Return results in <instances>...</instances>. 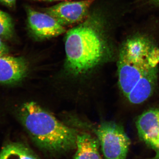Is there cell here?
<instances>
[{
	"label": "cell",
	"instance_id": "obj_1",
	"mask_svg": "<svg viewBox=\"0 0 159 159\" xmlns=\"http://www.w3.org/2000/svg\"><path fill=\"white\" fill-rule=\"evenodd\" d=\"M106 21L94 11L69 30L65 38L66 64L75 75L85 74L97 66L109 51Z\"/></svg>",
	"mask_w": 159,
	"mask_h": 159
},
{
	"label": "cell",
	"instance_id": "obj_2",
	"mask_svg": "<svg viewBox=\"0 0 159 159\" xmlns=\"http://www.w3.org/2000/svg\"><path fill=\"white\" fill-rule=\"evenodd\" d=\"M20 120L39 148L53 154L76 148L78 133L67 126L36 102L24 103L19 111Z\"/></svg>",
	"mask_w": 159,
	"mask_h": 159
},
{
	"label": "cell",
	"instance_id": "obj_3",
	"mask_svg": "<svg viewBox=\"0 0 159 159\" xmlns=\"http://www.w3.org/2000/svg\"><path fill=\"white\" fill-rule=\"evenodd\" d=\"M159 64V48L148 36L137 34L125 40L117 62L118 83L124 96L127 97L141 77Z\"/></svg>",
	"mask_w": 159,
	"mask_h": 159
},
{
	"label": "cell",
	"instance_id": "obj_4",
	"mask_svg": "<svg viewBox=\"0 0 159 159\" xmlns=\"http://www.w3.org/2000/svg\"><path fill=\"white\" fill-rule=\"evenodd\" d=\"M95 134L105 159H126L131 142L122 126L113 122H103Z\"/></svg>",
	"mask_w": 159,
	"mask_h": 159
},
{
	"label": "cell",
	"instance_id": "obj_5",
	"mask_svg": "<svg viewBox=\"0 0 159 159\" xmlns=\"http://www.w3.org/2000/svg\"><path fill=\"white\" fill-rule=\"evenodd\" d=\"M96 1H66L42 10L64 27L81 22L89 15L91 6Z\"/></svg>",
	"mask_w": 159,
	"mask_h": 159
},
{
	"label": "cell",
	"instance_id": "obj_6",
	"mask_svg": "<svg viewBox=\"0 0 159 159\" xmlns=\"http://www.w3.org/2000/svg\"><path fill=\"white\" fill-rule=\"evenodd\" d=\"M27 22L29 31L39 39H47L57 37L66 30L51 16L35 11L30 8L27 9Z\"/></svg>",
	"mask_w": 159,
	"mask_h": 159
},
{
	"label": "cell",
	"instance_id": "obj_7",
	"mask_svg": "<svg viewBox=\"0 0 159 159\" xmlns=\"http://www.w3.org/2000/svg\"><path fill=\"white\" fill-rule=\"evenodd\" d=\"M136 125L140 139L155 150L159 141V109L142 113L137 119Z\"/></svg>",
	"mask_w": 159,
	"mask_h": 159
},
{
	"label": "cell",
	"instance_id": "obj_8",
	"mask_svg": "<svg viewBox=\"0 0 159 159\" xmlns=\"http://www.w3.org/2000/svg\"><path fill=\"white\" fill-rule=\"evenodd\" d=\"M28 64L23 57L4 55L0 57V83L12 84L25 77Z\"/></svg>",
	"mask_w": 159,
	"mask_h": 159
},
{
	"label": "cell",
	"instance_id": "obj_9",
	"mask_svg": "<svg viewBox=\"0 0 159 159\" xmlns=\"http://www.w3.org/2000/svg\"><path fill=\"white\" fill-rule=\"evenodd\" d=\"M158 76V67L153 68L141 77L126 97L132 104L143 103L150 98L156 88Z\"/></svg>",
	"mask_w": 159,
	"mask_h": 159
},
{
	"label": "cell",
	"instance_id": "obj_10",
	"mask_svg": "<svg viewBox=\"0 0 159 159\" xmlns=\"http://www.w3.org/2000/svg\"><path fill=\"white\" fill-rule=\"evenodd\" d=\"M98 139L88 134H78L74 159H102Z\"/></svg>",
	"mask_w": 159,
	"mask_h": 159
},
{
	"label": "cell",
	"instance_id": "obj_11",
	"mask_svg": "<svg viewBox=\"0 0 159 159\" xmlns=\"http://www.w3.org/2000/svg\"><path fill=\"white\" fill-rule=\"evenodd\" d=\"M0 159H39L27 145L20 142H11L0 152Z\"/></svg>",
	"mask_w": 159,
	"mask_h": 159
},
{
	"label": "cell",
	"instance_id": "obj_12",
	"mask_svg": "<svg viewBox=\"0 0 159 159\" xmlns=\"http://www.w3.org/2000/svg\"><path fill=\"white\" fill-rule=\"evenodd\" d=\"M14 34V24L8 13L0 10V38L10 39Z\"/></svg>",
	"mask_w": 159,
	"mask_h": 159
},
{
	"label": "cell",
	"instance_id": "obj_13",
	"mask_svg": "<svg viewBox=\"0 0 159 159\" xmlns=\"http://www.w3.org/2000/svg\"><path fill=\"white\" fill-rule=\"evenodd\" d=\"M8 49L7 46L2 42L0 38V57L7 55Z\"/></svg>",
	"mask_w": 159,
	"mask_h": 159
},
{
	"label": "cell",
	"instance_id": "obj_14",
	"mask_svg": "<svg viewBox=\"0 0 159 159\" xmlns=\"http://www.w3.org/2000/svg\"><path fill=\"white\" fill-rule=\"evenodd\" d=\"M0 2L6 6L12 8L16 5V0H0Z\"/></svg>",
	"mask_w": 159,
	"mask_h": 159
},
{
	"label": "cell",
	"instance_id": "obj_15",
	"mask_svg": "<svg viewBox=\"0 0 159 159\" xmlns=\"http://www.w3.org/2000/svg\"><path fill=\"white\" fill-rule=\"evenodd\" d=\"M155 151L156 152L155 155L152 158L150 159H159V141L157 147V149Z\"/></svg>",
	"mask_w": 159,
	"mask_h": 159
},
{
	"label": "cell",
	"instance_id": "obj_16",
	"mask_svg": "<svg viewBox=\"0 0 159 159\" xmlns=\"http://www.w3.org/2000/svg\"><path fill=\"white\" fill-rule=\"evenodd\" d=\"M149 2L159 9V0H148Z\"/></svg>",
	"mask_w": 159,
	"mask_h": 159
},
{
	"label": "cell",
	"instance_id": "obj_17",
	"mask_svg": "<svg viewBox=\"0 0 159 159\" xmlns=\"http://www.w3.org/2000/svg\"><path fill=\"white\" fill-rule=\"evenodd\" d=\"M34 1H43V2H55V1H66V0H34Z\"/></svg>",
	"mask_w": 159,
	"mask_h": 159
}]
</instances>
